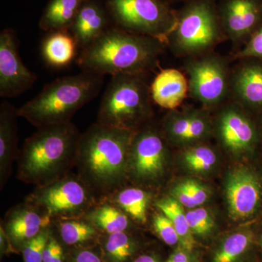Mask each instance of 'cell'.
Wrapping results in <instances>:
<instances>
[{"label": "cell", "mask_w": 262, "mask_h": 262, "mask_svg": "<svg viewBox=\"0 0 262 262\" xmlns=\"http://www.w3.org/2000/svg\"><path fill=\"white\" fill-rule=\"evenodd\" d=\"M134 134L96 122L81 135L76 165L80 179L91 190L108 194L121 185Z\"/></svg>", "instance_id": "1"}, {"label": "cell", "mask_w": 262, "mask_h": 262, "mask_svg": "<svg viewBox=\"0 0 262 262\" xmlns=\"http://www.w3.org/2000/svg\"><path fill=\"white\" fill-rule=\"evenodd\" d=\"M81 135L72 122L37 128L19 151L17 178L39 187L67 177L77 163Z\"/></svg>", "instance_id": "2"}, {"label": "cell", "mask_w": 262, "mask_h": 262, "mask_svg": "<svg viewBox=\"0 0 262 262\" xmlns=\"http://www.w3.org/2000/svg\"><path fill=\"white\" fill-rule=\"evenodd\" d=\"M163 42L112 27L92 44L81 50L76 62L81 70L98 75L139 74L155 68Z\"/></svg>", "instance_id": "3"}, {"label": "cell", "mask_w": 262, "mask_h": 262, "mask_svg": "<svg viewBox=\"0 0 262 262\" xmlns=\"http://www.w3.org/2000/svg\"><path fill=\"white\" fill-rule=\"evenodd\" d=\"M104 76L84 72L59 77L17 108L18 117L39 127L69 123L75 114L98 96Z\"/></svg>", "instance_id": "4"}, {"label": "cell", "mask_w": 262, "mask_h": 262, "mask_svg": "<svg viewBox=\"0 0 262 262\" xmlns=\"http://www.w3.org/2000/svg\"><path fill=\"white\" fill-rule=\"evenodd\" d=\"M139 74L112 76L98 110V123L135 131L151 110V90Z\"/></svg>", "instance_id": "5"}, {"label": "cell", "mask_w": 262, "mask_h": 262, "mask_svg": "<svg viewBox=\"0 0 262 262\" xmlns=\"http://www.w3.org/2000/svg\"><path fill=\"white\" fill-rule=\"evenodd\" d=\"M117 28L165 42L175 27L177 14L164 0H105Z\"/></svg>", "instance_id": "6"}, {"label": "cell", "mask_w": 262, "mask_h": 262, "mask_svg": "<svg viewBox=\"0 0 262 262\" xmlns=\"http://www.w3.org/2000/svg\"><path fill=\"white\" fill-rule=\"evenodd\" d=\"M220 14L210 0H194L177 15V24L167 40L174 51L184 55L206 51L222 36Z\"/></svg>", "instance_id": "7"}, {"label": "cell", "mask_w": 262, "mask_h": 262, "mask_svg": "<svg viewBox=\"0 0 262 262\" xmlns=\"http://www.w3.org/2000/svg\"><path fill=\"white\" fill-rule=\"evenodd\" d=\"M29 203L51 218H70L83 213L93 203L90 188L80 178L66 177L56 182L37 187Z\"/></svg>", "instance_id": "8"}, {"label": "cell", "mask_w": 262, "mask_h": 262, "mask_svg": "<svg viewBox=\"0 0 262 262\" xmlns=\"http://www.w3.org/2000/svg\"><path fill=\"white\" fill-rule=\"evenodd\" d=\"M189 91L206 106L225 99L228 91V73L225 63L217 57L206 56L189 62L187 67Z\"/></svg>", "instance_id": "9"}, {"label": "cell", "mask_w": 262, "mask_h": 262, "mask_svg": "<svg viewBox=\"0 0 262 262\" xmlns=\"http://www.w3.org/2000/svg\"><path fill=\"white\" fill-rule=\"evenodd\" d=\"M37 79L22 61L14 31L4 29L0 33V96L17 97L32 89Z\"/></svg>", "instance_id": "10"}, {"label": "cell", "mask_w": 262, "mask_h": 262, "mask_svg": "<svg viewBox=\"0 0 262 262\" xmlns=\"http://www.w3.org/2000/svg\"><path fill=\"white\" fill-rule=\"evenodd\" d=\"M165 146L163 138L154 130L135 132L131 142L127 172L138 179L154 180L163 173Z\"/></svg>", "instance_id": "11"}, {"label": "cell", "mask_w": 262, "mask_h": 262, "mask_svg": "<svg viewBox=\"0 0 262 262\" xmlns=\"http://www.w3.org/2000/svg\"><path fill=\"white\" fill-rule=\"evenodd\" d=\"M261 185L256 176L248 169H234L226 184V196L229 215L234 220L252 215L261 199Z\"/></svg>", "instance_id": "12"}, {"label": "cell", "mask_w": 262, "mask_h": 262, "mask_svg": "<svg viewBox=\"0 0 262 262\" xmlns=\"http://www.w3.org/2000/svg\"><path fill=\"white\" fill-rule=\"evenodd\" d=\"M219 14L227 35L239 40L261 25L262 0H225Z\"/></svg>", "instance_id": "13"}, {"label": "cell", "mask_w": 262, "mask_h": 262, "mask_svg": "<svg viewBox=\"0 0 262 262\" xmlns=\"http://www.w3.org/2000/svg\"><path fill=\"white\" fill-rule=\"evenodd\" d=\"M113 27V21L105 3L103 4L100 0H85L69 32L81 51Z\"/></svg>", "instance_id": "14"}, {"label": "cell", "mask_w": 262, "mask_h": 262, "mask_svg": "<svg viewBox=\"0 0 262 262\" xmlns=\"http://www.w3.org/2000/svg\"><path fill=\"white\" fill-rule=\"evenodd\" d=\"M51 217L39 208L24 203L13 207L5 216L4 229L9 238L16 243H22L23 247L51 223Z\"/></svg>", "instance_id": "15"}, {"label": "cell", "mask_w": 262, "mask_h": 262, "mask_svg": "<svg viewBox=\"0 0 262 262\" xmlns=\"http://www.w3.org/2000/svg\"><path fill=\"white\" fill-rule=\"evenodd\" d=\"M218 130L224 146L234 153H242L253 147L256 130L251 122L235 108H227L221 114Z\"/></svg>", "instance_id": "16"}, {"label": "cell", "mask_w": 262, "mask_h": 262, "mask_svg": "<svg viewBox=\"0 0 262 262\" xmlns=\"http://www.w3.org/2000/svg\"><path fill=\"white\" fill-rule=\"evenodd\" d=\"M17 108L9 102L0 105V187L3 189L13 170V164L18 158Z\"/></svg>", "instance_id": "17"}, {"label": "cell", "mask_w": 262, "mask_h": 262, "mask_svg": "<svg viewBox=\"0 0 262 262\" xmlns=\"http://www.w3.org/2000/svg\"><path fill=\"white\" fill-rule=\"evenodd\" d=\"M150 90L155 103L164 108L173 110L185 99L189 84L180 71L166 69L155 77Z\"/></svg>", "instance_id": "18"}, {"label": "cell", "mask_w": 262, "mask_h": 262, "mask_svg": "<svg viewBox=\"0 0 262 262\" xmlns=\"http://www.w3.org/2000/svg\"><path fill=\"white\" fill-rule=\"evenodd\" d=\"M232 87L241 102L251 107H262V64L242 66L234 75Z\"/></svg>", "instance_id": "19"}, {"label": "cell", "mask_w": 262, "mask_h": 262, "mask_svg": "<svg viewBox=\"0 0 262 262\" xmlns=\"http://www.w3.org/2000/svg\"><path fill=\"white\" fill-rule=\"evenodd\" d=\"M208 127L206 119L196 112L172 113L165 122L167 134L173 140L182 142L202 139L208 133Z\"/></svg>", "instance_id": "20"}, {"label": "cell", "mask_w": 262, "mask_h": 262, "mask_svg": "<svg viewBox=\"0 0 262 262\" xmlns=\"http://www.w3.org/2000/svg\"><path fill=\"white\" fill-rule=\"evenodd\" d=\"M85 0H49L39 27L47 32L69 31Z\"/></svg>", "instance_id": "21"}, {"label": "cell", "mask_w": 262, "mask_h": 262, "mask_svg": "<svg viewBox=\"0 0 262 262\" xmlns=\"http://www.w3.org/2000/svg\"><path fill=\"white\" fill-rule=\"evenodd\" d=\"M77 43L69 31L50 32L42 46L43 58L53 67H63L75 58Z\"/></svg>", "instance_id": "22"}, {"label": "cell", "mask_w": 262, "mask_h": 262, "mask_svg": "<svg viewBox=\"0 0 262 262\" xmlns=\"http://www.w3.org/2000/svg\"><path fill=\"white\" fill-rule=\"evenodd\" d=\"M84 219L98 230L108 234L125 232L129 226L125 213L118 207L108 204L96 207L88 212Z\"/></svg>", "instance_id": "23"}, {"label": "cell", "mask_w": 262, "mask_h": 262, "mask_svg": "<svg viewBox=\"0 0 262 262\" xmlns=\"http://www.w3.org/2000/svg\"><path fill=\"white\" fill-rule=\"evenodd\" d=\"M156 206L160 211L168 216L178 233L179 244L186 251H192L196 242L193 232L189 227L187 215L183 211L182 205L173 198H165L157 202Z\"/></svg>", "instance_id": "24"}, {"label": "cell", "mask_w": 262, "mask_h": 262, "mask_svg": "<svg viewBox=\"0 0 262 262\" xmlns=\"http://www.w3.org/2000/svg\"><path fill=\"white\" fill-rule=\"evenodd\" d=\"M115 202L119 208L140 223H145L149 196L139 188H127L117 193Z\"/></svg>", "instance_id": "25"}, {"label": "cell", "mask_w": 262, "mask_h": 262, "mask_svg": "<svg viewBox=\"0 0 262 262\" xmlns=\"http://www.w3.org/2000/svg\"><path fill=\"white\" fill-rule=\"evenodd\" d=\"M58 222L60 235L66 244H83L97 236L98 229L85 219L63 218Z\"/></svg>", "instance_id": "26"}, {"label": "cell", "mask_w": 262, "mask_h": 262, "mask_svg": "<svg viewBox=\"0 0 262 262\" xmlns=\"http://www.w3.org/2000/svg\"><path fill=\"white\" fill-rule=\"evenodd\" d=\"M251 234L237 232L229 236L215 252L213 262H235L251 243Z\"/></svg>", "instance_id": "27"}, {"label": "cell", "mask_w": 262, "mask_h": 262, "mask_svg": "<svg viewBox=\"0 0 262 262\" xmlns=\"http://www.w3.org/2000/svg\"><path fill=\"white\" fill-rule=\"evenodd\" d=\"M105 249L113 262H125L130 257L134 251V244L126 232L108 234Z\"/></svg>", "instance_id": "28"}, {"label": "cell", "mask_w": 262, "mask_h": 262, "mask_svg": "<svg viewBox=\"0 0 262 262\" xmlns=\"http://www.w3.org/2000/svg\"><path fill=\"white\" fill-rule=\"evenodd\" d=\"M184 160L190 170L207 171L215 165L216 155L214 151L205 146H194L184 151Z\"/></svg>", "instance_id": "29"}, {"label": "cell", "mask_w": 262, "mask_h": 262, "mask_svg": "<svg viewBox=\"0 0 262 262\" xmlns=\"http://www.w3.org/2000/svg\"><path fill=\"white\" fill-rule=\"evenodd\" d=\"M50 237H51V231L48 227L24 245L23 247L24 262H42L43 253Z\"/></svg>", "instance_id": "30"}, {"label": "cell", "mask_w": 262, "mask_h": 262, "mask_svg": "<svg viewBox=\"0 0 262 262\" xmlns=\"http://www.w3.org/2000/svg\"><path fill=\"white\" fill-rule=\"evenodd\" d=\"M153 225L160 238L169 246L179 243L178 233L171 221L163 213H156L153 216Z\"/></svg>", "instance_id": "31"}, {"label": "cell", "mask_w": 262, "mask_h": 262, "mask_svg": "<svg viewBox=\"0 0 262 262\" xmlns=\"http://www.w3.org/2000/svg\"><path fill=\"white\" fill-rule=\"evenodd\" d=\"M237 57L262 60V24L251 34L246 47L239 52Z\"/></svg>", "instance_id": "32"}, {"label": "cell", "mask_w": 262, "mask_h": 262, "mask_svg": "<svg viewBox=\"0 0 262 262\" xmlns=\"http://www.w3.org/2000/svg\"><path fill=\"white\" fill-rule=\"evenodd\" d=\"M42 262H63V251L61 245L54 237H50L43 253Z\"/></svg>", "instance_id": "33"}, {"label": "cell", "mask_w": 262, "mask_h": 262, "mask_svg": "<svg viewBox=\"0 0 262 262\" xmlns=\"http://www.w3.org/2000/svg\"><path fill=\"white\" fill-rule=\"evenodd\" d=\"M183 182L195 201L196 206H201L207 201L208 192L206 188L203 187L201 184L194 180H187Z\"/></svg>", "instance_id": "34"}, {"label": "cell", "mask_w": 262, "mask_h": 262, "mask_svg": "<svg viewBox=\"0 0 262 262\" xmlns=\"http://www.w3.org/2000/svg\"><path fill=\"white\" fill-rule=\"evenodd\" d=\"M173 198L178 201L181 205L187 208H194L196 206L195 201L191 196L190 193L184 185V182L177 184L172 191Z\"/></svg>", "instance_id": "35"}, {"label": "cell", "mask_w": 262, "mask_h": 262, "mask_svg": "<svg viewBox=\"0 0 262 262\" xmlns=\"http://www.w3.org/2000/svg\"><path fill=\"white\" fill-rule=\"evenodd\" d=\"M194 211L195 213L196 218L201 224L202 228L204 231L205 234L211 232V229H213V225H214V222H213V219H212L208 211L204 208H196L194 210Z\"/></svg>", "instance_id": "36"}, {"label": "cell", "mask_w": 262, "mask_h": 262, "mask_svg": "<svg viewBox=\"0 0 262 262\" xmlns=\"http://www.w3.org/2000/svg\"><path fill=\"white\" fill-rule=\"evenodd\" d=\"M187 215V220L188 224H189V227L193 232V234H198V235H205L204 231L202 228L201 224L199 221L196 218L195 213L194 210L193 211H188L186 213Z\"/></svg>", "instance_id": "37"}, {"label": "cell", "mask_w": 262, "mask_h": 262, "mask_svg": "<svg viewBox=\"0 0 262 262\" xmlns=\"http://www.w3.org/2000/svg\"><path fill=\"white\" fill-rule=\"evenodd\" d=\"M75 262H102L96 253L90 250H83L76 255Z\"/></svg>", "instance_id": "38"}, {"label": "cell", "mask_w": 262, "mask_h": 262, "mask_svg": "<svg viewBox=\"0 0 262 262\" xmlns=\"http://www.w3.org/2000/svg\"><path fill=\"white\" fill-rule=\"evenodd\" d=\"M189 261V256L184 251H177L173 253L167 262H187Z\"/></svg>", "instance_id": "39"}, {"label": "cell", "mask_w": 262, "mask_h": 262, "mask_svg": "<svg viewBox=\"0 0 262 262\" xmlns=\"http://www.w3.org/2000/svg\"><path fill=\"white\" fill-rule=\"evenodd\" d=\"M134 262H158L154 256L150 255H142L136 258Z\"/></svg>", "instance_id": "40"}, {"label": "cell", "mask_w": 262, "mask_h": 262, "mask_svg": "<svg viewBox=\"0 0 262 262\" xmlns=\"http://www.w3.org/2000/svg\"><path fill=\"white\" fill-rule=\"evenodd\" d=\"M187 262H191V261H189H189H187Z\"/></svg>", "instance_id": "41"}]
</instances>
